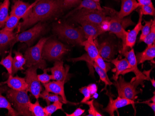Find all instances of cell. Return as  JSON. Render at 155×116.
<instances>
[{
    "mask_svg": "<svg viewBox=\"0 0 155 116\" xmlns=\"http://www.w3.org/2000/svg\"><path fill=\"white\" fill-rule=\"evenodd\" d=\"M63 8L61 0H38L28 17L20 24V30H24L39 21L51 18Z\"/></svg>",
    "mask_w": 155,
    "mask_h": 116,
    "instance_id": "obj_1",
    "label": "cell"
},
{
    "mask_svg": "<svg viewBox=\"0 0 155 116\" xmlns=\"http://www.w3.org/2000/svg\"><path fill=\"white\" fill-rule=\"evenodd\" d=\"M53 31L60 39L72 44L81 45L84 41L83 31L67 23L55 24L53 27Z\"/></svg>",
    "mask_w": 155,
    "mask_h": 116,
    "instance_id": "obj_2",
    "label": "cell"
},
{
    "mask_svg": "<svg viewBox=\"0 0 155 116\" xmlns=\"http://www.w3.org/2000/svg\"><path fill=\"white\" fill-rule=\"evenodd\" d=\"M7 97L11 103L18 115L24 116L32 115L28 105L30 100L27 91H16L10 89L6 92Z\"/></svg>",
    "mask_w": 155,
    "mask_h": 116,
    "instance_id": "obj_3",
    "label": "cell"
},
{
    "mask_svg": "<svg viewBox=\"0 0 155 116\" xmlns=\"http://www.w3.org/2000/svg\"><path fill=\"white\" fill-rule=\"evenodd\" d=\"M48 39V38H41L36 45L27 49L24 56L26 59V66L35 67L43 71L46 69L47 64L42 58V53L44 45Z\"/></svg>",
    "mask_w": 155,
    "mask_h": 116,
    "instance_id": "obj_4",
    "label": "cell"
},
{
    "mask_svg": "<svg viewBox=\"0 0 155 116\" xmlns=\"http://www.w3.org/2000/svg\"><path fill=\"white\" fill-rule=\"evenodd\" d=\"M72 15V20L78 23L83 21L100 25L104 20H110V17H107L104 11L96 9L82 8L76 11Z\"/></svg>",
    "mask_w": 155,
    "mask_h": 116,
    "instance_id": "obj_5",
    "label": "cell"
},
{
    "mask_svg": "<svg viewBox=\"0 0 155 116\" xmlns=\"http://www.w3.org/2000/svg\"><path fill=\"white\" fill-rule=\"evenodd\" d=\"M69 50L64 44L55 40L46 41L42 49V56L44 59L60 61Z\"/></svg>",
    "mask_w": 155,
    "mask_h": 116,
    "instance_id": "obj_6",
    "label": "cell"
},
{
    "mask_svg": "<svg viewBox=\"0 0 155 116\" xmlns=\"http://www.w3.org/2000/svg\"><path fill=\"white\" fill-rule=\"evenodd\" d=\"M112 17L110 20V27L109 31L115 34L118 38L123 41V48L125 45L126 31L125 28L130 25H133L134 22L131 21L130 18L120 19L117 15V12H111Z\"/></svg>",
    "mask_w": 155,
    "mask_h": 116,
    "instance_id": "obj_7",
    "label": "cell"
},
{
    "mask_svg": "<svg viewBox=\"0 0 155 116\" xmlns=\"http://www.w3.org/2000/svg\"><path fill=\"white\" fill-rule=\"evenodd\" d=\"M122 53L126 57L125 58L127 59L130 65V68L123 72L121 74L124 75L125 74L128 73H134L135 74L136 77L134 78V79H133L134 81L132 82L134 83L137 87L139 85H143V81L148 80L146 76L143 74V73L140 71L137 67L138 64L137 61L134 50L133 48H131V50L130 51L126 50L122 52Z\"/></svg>",
    "mask_w": 155,
    "mask_h": 116,
    "instance_id": "obj_8",
    "label": "cell"
},
{
    "mask_svg": "<svg viewBox=\"0 0 155 116\" xmlns=\"http://www.w3.org/2000/svg\"><path fill=\"white\" fill-rule=\"evenodd\" d=\"M44 24L39 23L34 26L31 29L24 31L19 35L15 36L14 40L11 43V47L17 42H23L30 46L32 45L34 41L36 39L45 29Z\"/></svg>",
    "mask_w": 155,
    "mask_h": 116,
    "instance_id": "obj_9",
    "label": "cell"
},
{
    "mask_svg": "<svg viewBox=\"0 0 155 116\" xmlns=\"http://www.w3.org/2000/svg\"><path fill=\"white\" fill-rule=\"evenodd\" d=\"M37 69L35 67H30L24 73L25 74V80L28 84L27 91L31 92L38 100L42 90V86L37 77Z\"/></svg>",
    "mask_w": 155,
    "mask_h": 116,
    "instance_id": "obj_10",
    "label": "cell"
},
{
    "mask_svg": "<svg viewBox=\"0 0 155 116\" xmlns=\"http://www.w3.org/2000/svg\"><path fill=\"white\" fill-rule=\"evenodd\" d=\"M117 88L118 96L124 98L134 100L137 97L139 92L137 91V86L131 81L128 83L123 77L120 76L118 79L114 84Z\"/></svg>",
    "mask_w": 155,
    "mask_h": 116,
    "instance_id": "obj_11",
    "label": "cell"
},
{
    "mask_svg": "<svg viewBox=\"0 0 155 116\" xmlns=\"http://www.w3.org/2000/svg\"><path fill=\"white\" fill-rule=\"evenodd\" d=\"M36 0L32 4L25 2L21 0H16L12 6L10 14L15 15L20 19L26 20L28 17L32 12L33 7L38 2Z\"/></svg>",
    "mask_w": 155,
    "mask_h": 116,
    "instance_id": "obj_12",
    "label": "cell"
},
{
    "mask_svg": "<svg viewBox=\"0 0 155 116\" xmlns=\"http://www.w3.org/2000/svg\"><path fill=\"white\" fill-rule=\"evenodd\" d=\"M107 94L109 97V102L107 106L104 109V111L109 114L110 116H114V111L119 108L130 105H132L133 107H134L135 102L134 100L119 96L116 99H114L111 93H107Z\"/></svg>",
    "mask_w": 155,
    "mask_h": 116,
    "instance_id": "obj_13",
    "label": "cell"
},
{
    "mask_svg": "<svg viewBox=\"0 0 155 116\" xmlns=\"http://www.w3.org/2000/svg\"><path fill=\"white\" fill-rule=\"evenodd\" d=\"M139 18L138 23L132 30L129 32H126L125 45L124 47L123 48L122 52L127 50L128 48H130L131 49L135 45L137 35L139 32L141 30L143 27L142 23L143 14L141 10H139Z\"/></svg>",
    "mask_w": 155,
    "mask_h": 116,
    "instance_id": "obj_14",
    "label": "cell"
},
{
    "mask_svg": "<svg viewBox=\"0 0 155 116\" xmlns=\"http://www.w3.org/2000/svg\"><path fill=\"white\" fill-rule=\"evenodd\" d=\"M69 67L63 66V62L56 61L53 67L50 69L52 73V79L56 81H64L66 83L68 80V71Z\"/></svg>",
    "mask_w": 155,
    "mask_h": 116,
    "instance_id": "obj_15",
    "label": "cell"
},
{
    "mask_svg": "<svg viewBox=\"0 0 155 116\" xmlns=\"http://www.w3.org/2000/svg\"><path fill=\"white\" fill-rule=\"evenodd\" d=\"M78 59H79V61H84L85 62H87L88 64L89 65V67H90V69L91 68V67H94L96 71L97 74H98V76L100 77V79L105 84V87L104 89H103L102 91L107 88V86L108 85L110 86L111 85L114 84V83H111L108 77L107 74V73L105 72L104 71L102 70L101 67H99L97 66V65L94 62V61L91 60L87 54L83 55V56L79 57Z\"/></svg>",
    "mask_w": 155,
    "mask_h": 116,
    "instance_id": "obj_16",
    "label": "cell"
},
{
    "mask_svg": "<svg viewBox=\"0 0 155 116\" xmlns=\"http://www.w3.org/2000/svg\"><path fill=\"white\" fill-rule=\"evenodd\" d=\"M65 82L62 81H53L49 82L48 83L44 84L43 86L45 87L46 91L49 92H52L54 94L60 95L62 98L64 104H67L68 101L66 99L64 91V84Z\"/></svg>",
    "mask_w": 155,
    "mask_h": 116,
    "instance_id": "obj_17",
    "label": "cell"
},
{
    "mask_svg": "<svg viewBox=\"0 0 155 116\" xmlns=\"http://www.w3.org/2000/svg\"><path fill=\"white\" fill-rule=\"evenodd\" d=\"M7 84L8 87L15 90L27 91L28 89V84L25 78L20 77L18 76L14 77L12 74H9L7 80L1 83V84Z\"/></svg>",
    "mask_w": 155,
    "mask_h": 116,
    "instance_id": "obj_18",
    "label": "cell"
},
{
    "mask_svg": "<svg viewBox=\"0 0 155 116\" xmlns=\"http://www.w3.org/2000/svg\"><path fill=\"white\" fill-rule=\"evenodd\" d=\"M79 23L81 26L84 38L86 39H87L90 36H91L95 39L96 38H97V36L103 33L100 28V25L86 21H83Z\"/></svg>",
    "mask_w": 155,
    "mask_h": 116,
    "instance_id": "obj_19",
    "label": "cell"
},
{
    "mask_svg": "<svg viewBox=\"0 0 155 116\" xmlns=\"http://www.w3.org/2000/svg\"><path fill=\"white\" fill-rule=\"evenodd\" d=\"M139 7L137 0H121V9L119 12H117V15L119 19H123Z\"/></svg>",
    "mask_w": 155,
    "mask_h": 116,
    "instance_id": "obj_20",
    "label": "cell"
},
{
    "mask_svg": "<svg viewBox=\"0 0 155 116\" xmlns=\"http://www.w3.org/2000/svg\"><path fill=\"white\" fill-rule=\"evenodd\" d=\"M107 61L111 62L115 66L114 69L112 70L113 72L115 73L112 77V79L117 81L118 79L119 75L121 74L123 72L130 68V65L126 58L121 60H118V58L113 60H110Z\"/></svg>",
    "mask_w": 155,
    "mask_h": 116,
    "instance_id": "obj_21",
    "label": "cell"
},
{
    "mask_svg": "<svg viewBox=\"0 0 155 116\" xmlns=\"http://www.w3.org/2000/svg\"><path fill=\"white\" fill-rule=\"evenodd\" d=\"M97 49L100 56L106 61L112 60L114 57V48L109 41H104L101 43Z\"/></svg>",
    "mask_w": 155,
    "mask_h": 116,
    "instance_id": "obj_22",
    "label": "cell"
},
{
    "mask_svg": "<svg viewBox=\"0 0 155 116\" xmlns=\"http://www.w3.org/2000/svg\"><path fill=\"white\" fill-rule=\"evenodd\" d=\"M94 40L93 37L90 36L86 40L83 41L81 45L84 46V50L87 53V54L88 56L93 61L99 54L98 49Z\"/></svg>",
    "mask_w": 155,
    "mask_h": 116,
    "instance_id": "obj_23",
    "label": "cell"
},
{
    "mask_svg": "<svg viewBox=\"0 0 155 116\" xmlns=\"http://www.w3.org/2000/svg\"><path fill=\"white\" fill-rule=\"evenodd\" d=\"M136 57L137 64H142L146 61L154 59L155 57V43L151 45L148 46L143 52L137 53Z\"/></svg>",
    "mask_w": 155,
    "mask_h": 116,
    "instance_id": "obj_24",
    "label": "cell"
},
{
    "mask_svg": "<svg viewBox=\"0 0 155 116\" xmlns=\"http://www.w3.org/2000/svg\"><path fill=\"white\" fill-rule=\"evenodd\" d=\"M15 56L13 58L12 64V75H14L19 71L24 70L23 66L25 65L26 60L22 54L19 52H15Z\"/></svg>",
    "mask_w": 155,
    "mask_h": 116,
    "instance_id": "obj_25",
    "label": "cell"
},
{
    "mask_svg": "<svg viewBox=\"0 0 155 116\" xmlns=\"http://www.w3.org/2000/svg\"><path fill=\"white\" fill-rule=\"evenodd\" d=\"M14 33L0 30V52L4 50L8 46L11 45L15 37Z\"/></svg>",
    "mask_w": 155,
    "mask_h": 116,
    "instance_id": "obj_26",
    "label": "cell"
},
{
    "mask_svg": "<svg viewBox=\"0 0 155 116\" xmlns=\"http://www.w3.org/2000/svg\"><path fill=\"white\" fill-rule=\"evenodd\" d=\"M82 8H86L88 9H96L100 11H104V9L101 7V4L96 3L93 0H83L81 2L79 6L74 10H73L71 13L69 14L68 16H70L73 13H74L78 10H80Z\"/></svg>",
    "mask_w": 155,
    "mask_h": 116,
    "instance_id": "obj_27",
    "label": "cell"
},
{
    "mask_svg": "<svg viewBox=\"0 0 155 116\" xmlns=\"http://www.w3.org/2000/svg\"><path fill=\"white\" fill-rule=\"evenodd\" d=\"M10 5V0H4L3 2L0 3V27L5 26L6 21L9 17L8 9Z\"/></svg>",
    "mask_w": 155,
    "mask_h": 116,
    "instance_id": "obj_28",
    "label": "cell"
},
{
    "mask_svg": "<svg viewBox=\"0 0 155 116\" xmlns=\"http://www.w3.org/2000/svg\"><path fill=\"white\" fill-rule=\"evenodd\" d=\"M21 19L15 15L10 14L5 24V27L1 31L12 32L19 24Z\"/></svg>",
    "mask_w": 155,
    "mask_h": 116,
    "instance_id": "obj_29",
    "label": "cell"
},
{
    "mask_svg": "<svg viewBox=\"0 0 155 116\" xmlns=\"http://www.w3.org/2000/svg\"><path fill=\"white\" fill-rule=\"evenodd\" d=\"M28 109L31 114L34 116H46L43 107L40 105L38 100L35 103H32L31 101L29 102Z\"/></svg>",
    "mask_w": 155,
    "mask_h": 116,
    "instance_id": "obj_30",
    "label": "cell"
},
{
    "mask_svg": "<svg viewBox=\"0 0 155 116\" xmlns=\"http://www.w3.org/2000/svg\"><path fill=\"white\" fill-rule=\"evenodd\" d=\"M0 108L7 109L8 110V115L12 116H19L17 111L12 108L11 103L5 97L0 93Z\"/></svg>",
    "mask_w": 155,
    "mask_h": 116,
    "instance_id": "obj_31",
    "label": "cell"
},
{
    "mask_svg": "<svg viewBox=\"0 0 155 116\" xmlns=\"http://www.w3.org/2000/svg\"><path fill=\"white\" fill-rule=\"evenodd\" d=\"M40 97L42 99L46 100L48 105L50 104L51 102H54L57 101H61L63 103H64V101H63L62 98L60 96V95L50 93L46 90L43 92L41 93Z\"/></svg>",
    "mask_w": 155,
    "mask_h": 116,
    "instance_id": "obj_32",
    "label": "cell"
},
{
    "mask_svg": "<svg viewBox=\"0 0 155 116\" xmlns=\"http://www.w3.org/2000/svg\"><path fill=\"white\" fill-rule=\"evenodd\" d=\"M63 103L60 101H55L51 105H48L43 108L46 116H51L58 110H62Z\"/></svg>",
    "mask_w": 155,
    "mask_h": 116,
    "instance_id": "obj_33",
    "label": "cell"
},
{
    "mask_svg": "<svg viewBox=\"0 0 155 116\" xmlns=\"http://www.w3.org/2000/svg\"><path fill=\"white\" fill-rule=\"evenodd\" d=\"M13 57H12V51L10 50V52L8 56L2 59L0 62V64L4 66L8 72L9 74H12V64H13Z\"/></svg>",
    "mask_w": 155,
    "mask_h": 116,
    "instance_id": "obj_34",
    "label": "cell"
},
{
    "mask_svg": "<svg viewBox=\"0 0 155 116\" xmlns=\"http://www.w3.org/2000/svg\"><path fill=\"white\" fill-rule=\"evenodd\" d=\"M155 20H153L152 25L150 27V30L147 36L145 37L143 42L147 44L148 46L151 45L155 43Z\"/></svg>",
    "mask_w": 155,
    "mask_h": 116,
    "instance_id": "obj_35",
    "label": "cell"
},
{
    "mask_svg": "<svg viewBox=\"0 0 155 116\" xmlns=\"http://www.w3.org/2000/svg\"><path fill=\"white\" fill-rule=\"evenodd\" d=\"M94 62L106 73H107L111 69L112 67V64L110 63L105 62L104 59L100 56V54H98L97 57L95 58Z\"/></svg>",
    "mask_w": 155,
    "mask_h": 116,
    "instance_id": "obj_36",
    "label": "cell"
},
{
    "mask_svg": "<svg viewBox=\"0 0 155 116\" xmlns=\"http://www.w3.org/2000/svg\"><path fill=\"white\" fill-rule=\"evenodd\" d=\"M144 21L145 22V25L143 26L142 28L141 29V34L140 35V39H139L140 42H143V41L144 40L145 37L147 36V35L149 33L153 20H151L150 21L144 20Z\"/></svg>",
    "mask_w": 155,
    "mask_h": 116,
    "instance_id": "obj_37",
    "label": "cell"
},
{
    "mask_svg": "<svg viewBox=\"0 0 155 116\" xmlns=\"http://www.w3.org/2000/svg\"><path fill=\"white\" fill-rule=\"evenodd\" d=\"M140 10L143 15H149L154 16L155 15V9L153 5L141 6Z\"/></svg>",
    "mask_w": 155,
    "mask_h": 116,
    "instance_id": "obj_38",
    "label": "cell"
},
{
    "mask_svg": "<svg viewBox=\"0 0 155 116\" xmlns=\"http://www.w3.org/2000/svg\"><path fill=\"white\" fill-rule=\"evenodd\" d=\"M48 69L43 70L44 73L42 74H38L37 75L38 80L40 81V83H42L46 84L50 82V80L52 79V76L51 74H49L47 73V71Z\"/></svg>",
    "mask_w": 155,
    "mask_h": 116,
    "instance_id": "obj_39",
    "label": "cell"
},
{
    "mask_svg": "<svg viewBox=\"0 0 155 116\" xmlns=\"http://www.w3.org/2000/svg\"><path fill=\"white\" fill-rule=\"evenodd\" d=\"M80 92L84 95V98L81 101V103H84L86 101H88L91 98V95L88 86H84L81 87L79 89Z\"/></svg>",
    "mask_w": 155,
    "mask_h": 116,
    "instance_id": "obj_40",
    "label": "cell"
},
{
    "mask_svg": "<svg viewBox=\"0 0 155 116\" xmlns=\"http://www.w3.org/2000/svg\"><path fill=\"white\" fill-rule=\"evenodd\" d=\"M84 103L88 105L89 107L88 110L89 114L87 116H95V112L97 110L94 105V100H88L86 101Z\"/></svg>",
    "mask_w": 155,
    "mask_h": 116,
    "instance_id": "obj_41",
    "label": "cell"
},
{
    "mask_svg": "<svg viewBox=\"0 0 155 116\" xmlns=\"http://www.w3.org/2000/svg\"><path fill=\"white\" fill-rule=\"evenodd\" d=\"M64 8L71 7L79 3L81 0H61Z\"/></svg>",
    "mask_w": 155,
    "mask_h": 116,
    "instance_id": "obj_42",
    "label": "cell"
},
{
    "mask_svg": "<svg viewBox=\"0 0 155 116\" xmlns=\"http://www.w3.org/2000/svg\"><path fill=\"white\" fill-rule=\"evenodd\" d=\"M110 20H104L100 24V28L103 33H105L109 31L110 27Z\"/></svg>",
    "mask_w": 155,
    "mask_h": 116,
    "instance_id": "obj_43",
    "label": "cell"
},
{
    "mask_svg": "<svg viewBox=\"0 0 155 116\" xmlns=\"http://www.w3.org/2000/svg\"><path fill=\"white\" fill-rule=\"evenodd\" d=\"M85 110L81 108H78L71 114L65 113L67 116H81L84 113Z\"/></svg>",
    "mask_w": 155,
    "mask_h": 116,
    "instance_id": "obj_44",
    "label": "cell"
},
{
    "mask_svg": "<svg viewBox=\"0 0 155 116\" xmlns=\"http://www.w3.org/2000/svg\"><path fill=\"white\" fill-rule=\"evenodd\" d=\"M91 95H93L95 93H97V86L95 84H91L88 86Z\"/></svg>",
    "mask_w": 155,
    "mask_h": 116,
    "instance_id": "obj_45",
    "label": "cell"
},
{
    "mask_svg": "<svg viewBox=\"0 0 155 116\" xmlns=\"http://www.w3.org/2000/svg\"><path fill=\"white\" fill-rule=\"evenodd\" d=\"M139 6L153 5L151 0H137Z\"/></svg>",
    "mask_w": 155,
    "mask_h": 116,
    "instance_id": "obj_46",
    "label": "cell"
},
{
    "mask_svg": "<svg viewBox=\"0 0 155 116\" xmlns=\"http://www.w3.org/2000/svg\"><path fill=\"white\" fill-rule=\"evenodd\" d=\"M150 101L149 100H146L145 101H143V102H140V103H144L145 104L147 105H149L151 109L153 110V111L154 113L155 112V102H151L150 103Z\"/></svg>",
    "mask_w": 155,
    "mask_h": 116,
    "instance_id": "obj_47",
    "label": "cell"
},
{
    "mask_svg": "<svg viewBox=\"0 0 155 116\" xmlns=\"http://www.w3.org/2000/svg\"><path fill=\"white\" fill-rule=\"evenodd\" d=\"M151 70H150V71H144L143 72V74L146 76V77L147 78V80H150L151 81L152 79L150 78V71H151Z\"/></svg>",
    "mask_w": 155,
    "mask_h": 116,
    "instance_id": "obj_48",
    "label": "cell"
},
{
    "mask_svg": "<svg viewBox=\"0 0 155 116\" xmlns=\"http://www.w3.org/2000/svg\"><path fill=\"white\" fill-rule=\"evenodd\" d=\"M7 90H8V88H7V86H0V93H1L2 94V93L6 92Z\"/></svg>",
    "mask_w": 155,
    "mask_h": 116,
    "instance_id": "obj_49",
    "label": "cell"
},
{
    "mask_svg": "<svg viewBox=\"0 0 155 116\" xmlns=\"http://www.w3.org/2000/svg\"><path fill=\"white\" fill-rule=\"evenodd\" d=\"M150 101H152L153 102H155V92H154V96L151 98L150 99H149Z\"/></svg>",
    "mask_w": 155,
    "mask_h": 116,
    "instance_id": "obj_50",
    "label": "cell"
},
{
    "mask_svg": "<svg viewBox=\"0 0 155 116\" xmlns=\"http://www.w3.org/2000/svg\"><path fill=\"white\" fill-rule=\"evenodd\" d=\"M151 84H152V86H154V87H155V80H154V78L152 79L151 81Z\"/></svg>",
    "mask_w": 155,
    "mask_h": 116,
    "instance_id": "obj_51",
    "label": "cell"
},
{
    "mask_svg": "<svg viewBox=\"0 0 155 116\" xmlns=\"http://www.w3.org/2000/svg\"><path fill=\"white\" fill-rule=\"evenodd\" d=\"M94 2H95L96 3H97L98 4H100V0H93Z\"/></svg>",
    "mask_w": 155,
    "mask_h": 116,
    "instance_id": "obj_52",
    "label": "cell"
},
{
    "mask_svg": "<svg viewBox=\"0 0 155 116\" xmlns=\"http://www.w3.org/2000/svg\"><path fill=\"white\" fill-rule=\"evenodd\" d=\"M0 28H1V27H0Z\"/></svg>",
    "mask_w": 155,
    "mask_h": 116,
    "instance_id": "obj_53",
    "label": "cell"
}]
</instances>
